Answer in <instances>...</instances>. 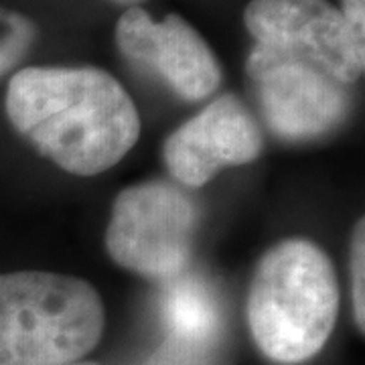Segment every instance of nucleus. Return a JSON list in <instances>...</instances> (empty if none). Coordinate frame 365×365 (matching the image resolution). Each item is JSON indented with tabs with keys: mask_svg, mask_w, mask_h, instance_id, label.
Instances as JSON below:
<instances>
[{
	"mask_svg": "<svg viewBox=\"0 0 365 365\" xmlns=\"http://www.w3.org/2000/svg\"><path fill=\"white\" fill-rule=\"evenodd\" d=\"M37 41V26L21 13L0 6V78L21 66Z\"/></svg>",
	"mask_w": 365,
	"mask_h": 365,
	"instance_id": "obj_10",
	"label": "nucleus"
},
{
	"mask_svg": "<svg viewBox=\"0 0 365 365\" xmlns=\"http://www.w3.org/2000/svg\"><path fill=\"white\" fill-rule=\"evenodd\" d=\"M341 13L357 31L365 33V0H341Z\"/></svg>",
	"mask_w": 365,
	"mask_h": 365,
	"instance_id": "obj_12",
	"label": "nucleus"
},
{
	"mask_svg": "<svg viewBox=\"0 0 365 365\" xmlns=\"http://www.w3.org/2000/svg\"><path fill=\"white\" fill-rule=\"evenodd\" d=\"M244 25L256 45L287 53L351 86L365 71V33L329 0H250Z\"/></svg>",
	"mask_w": 365,
	"mask_h": 365,
	"instance_id": "obj_6",
	"label": "nucleus"
},
{
	"mask_svg": "<svg viewBox=\"0 0 365 365\" xmlns=\"http://www.w3.org/2000/svg\"><path fill=\"white\" fill-rule=\"evenodd\" d=\"M351 299L353 319L359 333L365 331V222L364 217L357 222L351 237Z\"/></svg>",
	"mask_w": 365,
	"mask_h": 365,
	"instance_id": "obj_11",
	"label": "nucleus"
},
{
	"mask_svg": "<svg viewBox=\"0 0 365 365\" xmlns=\"http://www.w3.org/2000/svg\"><path fill=\"white\" fill-rule=\"evenodd\" d=\"M199 209L179 187L146 181L120 191L106 230V250L120 268L148 280L179 276L193 258Z\"/></svg>",
	"mask_w": 365,
	"mask_h": 365,
	"instance_id": "obj_4",
	"label": "nucleus"
},
{
	"mask_svg": "<svg viewBox=\"0 0 365 365\" xmlns=\"http://www.w3.org/2000/svg\"><path fill=\"white\" fill-rule=\"evenodd\" d=\"M98 290L78 276L0 274V365H67L104 333Z\"/></svg>",
	"mask_w": 365,
	"mask_h": 365,
	"instance_id": "obj_3",
	"label": "nucleus"
},
{
	"mask_svg": "<svg viewBox=\"0 0 365 365\" xmlns=\"http://www.w3.org/2000/svg\"><path fill=\"white\" fill-rule=\"evenodd\" d=\"M4 108L41 157L78 177L112 169L143 130L130 93L98 67H25L9 81Z\"/></svg>",
	"mask_w": 365,
	"mask_h": 365,
	"instance_id": "obj_1",
	"label": "nucleus"
},
{
	"mask_svg": "<svg viewBox=\"0 0 365 365\" xmlns=\"http://www.w3.org/2000/svg\"><path fill=\"white\" fill-rule=\"evenodd\" d=\"M339 280L317 244L290 237L256 264L248 292L252 339L270 361L299 365L313 359L339 317Z\"/></svg>",
	"mask_w": 365,
	"mask_h": 365,
	"instance_id": "obj_2",
	"label": "nucleus"
},
{
	"mask_svg": "<svg viewBox=\"0 0 365 365\" xmlns=\"http://www.w3.org/2000/svg\"><path fill=\"white\" fill-rule=\"evenodd\" d=\"M67 365H98V364H79V361H76V364H67Z\"/></svg>",
	"mask_w": 365,
	"mask_h": 365,
	"instance_id": "obj_14",
	"label": "nucleus"
},
{
	"mask_svg": "<svg viewBox=\"0 0 365 365\" xmlns=\"http://www.w3.org/2000/svg\"><path fill=\"white\" fill-rule=\"evenodd\" d=\"M160 319L177 343L203 347L220 333L222 309L207 280L182 272L167 280L160 297Z\"/></svg>",
	"mask_w": 365,
	"mask_h": 365,
	"instance_id": "obj_9",
	"label": "nucleus"
},
{
	"mask_svg": "<svg viewBox=\"0 0 365 365\" xmlns=\"http://www.w3.org/2000/svg\"><path fill=\"white\" fill-rule=\"evenodd\" d=\"M264 136L256 116L235 93H223L187 120L163 144L175 181L199 189L227 167L260 157Z\"/></svg>",
	"mask_w": 365,
	"mask_h": 365,
	"instance_id": "obj_8",
	"label": "nucleus"
},
{
	"mask_svg": "<svg viewBox=\"0 0 365 365\" xmlns=\"http://www.w3.org/2000/svg\"><path fill=\"white\" fill-rule=\"evenodd\" d=\"M116 45L126 61L163 79L187 102L220 90L223 71L213 49L179 14L163 23L140 6H130L116 23Z\"/></svg>",
	"mask_w": 365,
	"mask_h": 365,
	"instance_id": "obj_7",
	"label": "nucleus"
},
{
	"mask_svg": "<svg viewBox=\"0 0 365 365\" xmlns=\"http://www.w3.org/2000/svg\"><path fill=\"white\" fill-rule=\"evenodd\" d=\"M266 126L284 143H313L349 114V86L287 53L254 45L246 61Z\"/></svg>",
	"mask_w": 365,
	"mask_h": 365,
	"instance_id": "obj_5",
	"label": "nucleus"
},
{
	"mask_svg": "<svg viewBox=\"0 0 365 365\" xmlns=\"http://www.w3.org/2000/svg\"><path fill=\"white\" fill-rule=\"evenodd\" d=\"M110 2H114V4H120V6H138L140 2H144V0H110Z\"/></svg>",
	"mask_w": 365,
	"mask_h": 365,
	"instance_id": "obj_13",
	"label": "nucleus"
}]
</instances>
